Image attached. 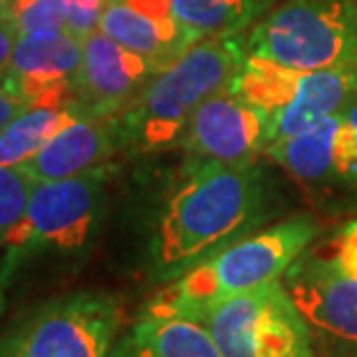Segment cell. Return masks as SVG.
<instances>
[{
    "instance_id": "cell-1",
    "label": "cell",
    "mask_w": 357,
    "mask_h": 357,
    "mask_svg": "<svg viewBox=\"0 0 357 357\" xmlns=\"http://www.w3.org/2000/svg\"><path fill=\"white\" fill-rule=\"evenodd\" d=\"M281 210V185L261 164L229 166L187 157L176 187L157 212L150 277H180L222 247L245 238Z\"/></svg>"
},
{
    "instance_id": "cell-2",
    "label": "cell",
    "mask_w": 357,
    "mask_h": 357,
    "mask_svg": "<svg viewBox=\"0 0 357 357\" xmlns=\"http://www.w3.org/2000/svg\"><path fill=\"white\" fill-rule=\"evenodd\" d=\"M318 231V219L307 212L263 226L162 284L141 314L196 318L233 295L277 281L314 245Z\"/></svg>"
},
{
    "instance_id": "cell-3",
    "label": "cell",
    "mask_w": 357,
    "mask_h": 357,
    "mask_svg": "<svg viewBox=\"0 0 357 357\" xmlns=\"http://www.w3.org/2000/svg\"><path fill=\"white\" fill-rule=\"evenodd\" d=\"M245 58L242 37H205L162 67L116 113L123 150L157 155L178 148L192 116L210 97L233 86Z\"/></svg>"
},
{
    "instance_id": "cell-4",
    "label": "cell",
    "mask_w": 357,
    "mask_h": 357,
    "mask_svg": "<svg viewBox=\"0 0 357 357\" xmlns=\"http://www.w3.org/2000/svg\"><path fill=\"white\" fill-rule=\"evenodd\" d=\"M111 166L67 180L37 182L24 219L0 249V275L10 284L42 258L81 261L93 252L106 215Z\"/></svg>"
},
{
    "instance_id": "cell-5",
    "label": "cell",
    "mask_w": 357,
    "mask_h": 357,
    "mask_svg": "<svg viewBox=\"0 0 357 357\" xmlns=\"http://www.w3.org/2000/svg\"><path fill=\"white\" fill-rule=\"evenodd\" d=\"M247 56L300 72L357 65V0H284L249 28Z\"/></svg>"
},
{
    "instance_id": "cell-6",
    "label": "cell",
    "mask_w": 357,
    "mask_h": 357,
    "mask_svg": "<svg viewBox=\"0 0 357 357\" xmlns=\"http://www.w3.org/2000/svg\"><path fill=\"white\" fill-rule=\"evenodd\" d=\"M123 323L118 295L72 291L12 318L0 332V357H111Z\"/></svg>"
},
{
    "instance_id": "cell-7",
    "label": "cell",
    "mask_w": 357,
    "mask_h": 357,
    "mask_svg": "<svg viewBox=\"0 0 357 357\" xmlns=\"http://www.w3.org/2000/svg\"><path fill=\"white\" fill-rule=\"evenodd\" d=\"M231 88L270 113L272 143H277L307 132L357 100V65L300 72L247 56Z\"/></svg>"
},
{
    "instance_id": "cell-8",
    "label": "cell",
    "mask_w": 357,
    "mask_h": 357,
    "mask_svg": "<svg viewBox=\"0 0 357 357\" xmlns=\"http://www.w3.org/2000/svg\"><path fill=\"white\" fill-rule=\"evenodd\" d=\"M192 321L212 334L224 357H316L309 325L281 279L233 295Z\"/></svg>"
},
{
    "instance_id": "cell-9",
    "label": "cell",
    "mask_w": 357,
    "mask_h": 357,
    "mask_svg": "<svg viewBox=\"0 0 357 357\" xmlns=\"http://www.w3.org/2000/svg\"><path fill=\"white\" fill-rule=\"evenodd\" d=\"M281 281L309 325L316 357H357V277L309 247Z\"/></svg>"
},
{
    "instance_id": "cell-10",
    "label": "cell",
    "mask_w": 357,
    "mask_h": 357,
    "mask_svg": "<svg viewBox=\"0 0 357 357\" xmlns=\"http://www.w3.org/2000/svg\"><path fill=\"white\" fill-rule=\"evenodd\" d=\"M270 143V113L226 88L194 113L178 148L192 159L249 166L265 155Z\"/></svg>"
},
{
    "instance_id": "cell-11",
    "label": "cell",
    "mask_w": 357,
    "mask_h": 357,
    "mask_svg": "<svg viewBox=\"0 0 357 357\" xmlns=\"http://www.w3.org/2000/svg\"><path fill=\"white\" fill-rule=\"evenodd\" d=\"M159 70L155 60L129 51L97 28L83 37L77 95L93 116H116Z\"/></svg>"
},
{
    "instance_id": "cell-12",
    "label": "cell",
    "mask_w": 357,
    "mask_h": 357,
    "mask_svg": "<svg viewBox=\"0 0 357 357\" xmlns=\"http://www.w3.org/2000/svg\"><path fill=\"white\" fill-rule=\"evenodd\" d=\"M83 60V40L70 33L19 35L3 86L24 102L42 97H79L77 77Z\"/></svg>"
},
{
    "instance_id": "cell-13",
    "label": "cell",
    "mask_w": 357,
    "mask_h": 357,
    "mask_svg": "<svg viewBox=\"0 0 357 357\" xmlns=\"http://www.w3.org/2000/svg\"><path fill=\"white\" fill-rule=\"evenodd\" d=\"M123 150L116 116H86L58 132L24 169L37 182L67 180L111 166Z\"/></svg>"
},
{
    "instance_id": "cell-14",
    "label": "cell",
    "mask_w": 357,
    "mask_h": 357,
    "mask_svg": "<svg viewBox=\"0 0 357 357\" xmlns=\"http://www.w3.org/2000/svg\"><path fill=\"white\" fill-rule=\"evenodd\" d=\"M97 28L129 51L141 53L162 67L173 63L196 42L203 40L180 21L164 17V14L139 10L127 0H106Z\"/></svg>"
},
{
    "instance_id": "cell-15",
    "label": "cell",
    "mask_w": 357,
    "mask_h": 357,
    "mask_svg": "<svg viewBox=\"0 0 357 357\" xmlns=\"http://www.w3.org/2000/svg\"><path fill=\"white\" fill-rule=\"evenodd\" d=\"M111 357H224L201 323L180 316L139 314L120 334Z\"/></svg>"
},
{
    "instance_id": "cell-16",
    "label": "cell",
    "mask_w": 357,
    "mask_h": 357,
    "mask_svg": "<svg viewBox=\"0 0 357 357\" xmlns=\"http://www.w3.org/2000/svg\"><path fill=\"white\" fill-rule=\"evenodd\" d=\"M93 116L79 97L28 102L0 132V166H26L47 143L77 120Z\"/></svg>"
},
{
    "instance_id": "cell-17",
    "label": "cell",
    "mask_w": 357,
    "mask_h": 357,
    "mask_svg": "<svg viewBox=\"0 0 357 357\" xmlns=\"http://www.w3.org/2000/svg\"><path fill=\"white\" fill-rule=\"evenodd\" d=\"M139 10L164 14L205 37H242L275 0H127Z\"/></svg>"
},
{
    "instance_id": "cell-18",
    "label": "cell",
    "mask_w": 357,
    "mask_h": 357,
    "mask_svg": "<svg viewBox=\"0 0 357 357\" xmlns=\"http://www.w3.org/2000/svg\"><path fill=\"white\" fill-rule=\"evenodd\" d=\"M341 113L321 120L298 136L272 143L265 150V157L307 189L328 192L334 187V148H337Z\"/></svg>"
},
{
    "instance_id": "cell-19",
    "label": "cell",
    "mask_w": 357,
    "mask_h": 357,
    "mask_svg": "<svg viewBox=\"0 0 357 357\" xmlns=\"http://www.w3.org/2000/svg\"><path fill=\"white\" fill-rule=\"evenodd\" d=\"M0 21L19 35L67 33V0H0Z\"/></svg>"
},
{
    "instance_id": "cell-20",
    "label": "cell",
    "mask_w": 357,
    "mask_h": 357,
    "mask_svg": "<svg viewBox=\"0 0 357 357\" xmlns=\"http://www.w3.org/2000/svg\"><path fill=\"white\" fill-rule=\"evenodd\" d=\"M37 180L24 166H0V249L26 215Z\"/></svg>"
},
{
    "instance_id": "cell-21",
    "label": "cell",
    "mask_w": 357,
    "mask_h": 357,
    "mask_svg": "<svg viewBox=\"0 0 357 357\" xmlns=\"http://www.w3.org/2000/svg\"><path fill=\"white\" fill-rule=\"evenodd\" d=\"M334 187L357 199V100L341 113L337 148H334Z\"/></svg>"
},
{
    "instance_id": "cell-22",
    "label": "cell",
    "mask_w": 357,
    "mask_h": 357,
    "mask_svg": "<svg viewBox=\"0 0 357 357\" xmlns=\"http://www.w3.org/2000/svg\"><path fill=\"white\" fill-rule=\"evenodd\" d=\"M106 0H67V33L83 40L100 26Z\"/></svg>"
},
{
    "instance_id": "cell-23",
    "label": "cell",
    "mask_w": 357,
    "mask_h": 357,
    "mask_svg": "<svg viewBox=\"0 0 357 357\" xmlns=\"http://www.w3.org/2000/svg\"><path fill=\"white\" fill-rule=\"evenodd\" d=\"M330 254L353 277H357V219H351L348 224L341 226L339 233L330 242Z\"/></svg>"
},
{
    "instance_id": "cell-24",
    "label": "cell",
    "mask_w": 357,
    "mask_h": 357,
    "mask_svg": "<svg viewBox=\"0 0 357 357\" xmlns=\"http://www.w3.org/2000/svg\"><path fill=\"white\" fill-rule=\"evenodd\" d=\"M17 37H19L17 30H14L10 24H5V21H0V83H3V79H5L7 67H10Z\"/></svg>"
},
{
    "instance_id": "cell-25",
    "label": "cell",
    "mask_w": 357,
    "mask_h": 357,
    "mask_svg": "<svg viewBox=\"0 0 357 357\" xmlns=\"http://www.w3.org/2000/svg\"><path fill=\"white\" fill-rule=\"evenodd\" d=\"M28 102L24 100H19L17 95H12V93H7V90L0 86V132L7 127V123L17 116V113L24 109Z\"/></svg>"
},
{
    "instance_id": "cell-26",
    "label": "cell",
    "mask_w": 357,
    "mask_h": 357,
    "mask_svg": "<svg viewBox=\"0 0 357 357\" xmlns=\"http://www.w3.org/2000/svg\"><path fill=\"white\" fill-rule=\"evenodd\" d=\"M7 281L3 279V275H0V321H3V314H5V302H7V298H5V291H7Z\"/></svg>"
}]
</instances>
